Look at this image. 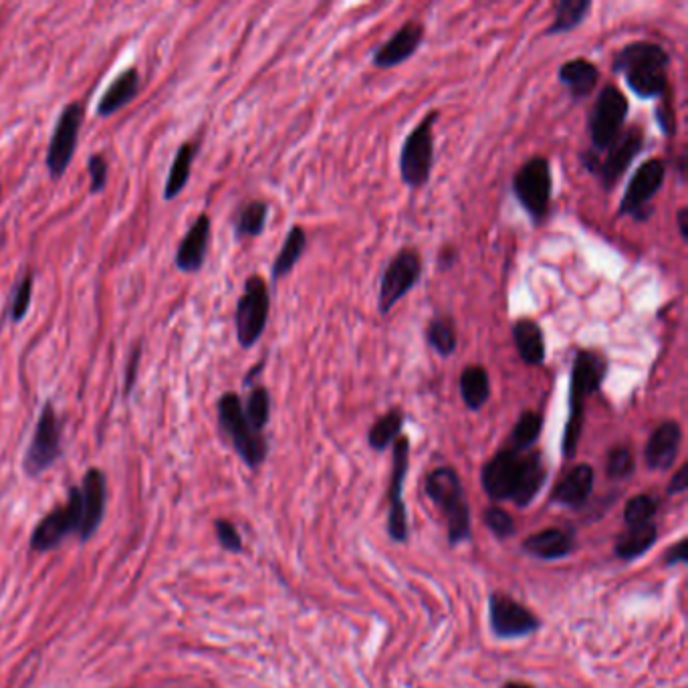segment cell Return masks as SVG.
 <instances>
[{"label": "cell", "instance_id": "obj_1", "mask_svg": "<svg viewBox=\"0 0 688 688\" xmlns=\"http://www.w3.org/2000/svg\"><path fill=\"white\" fill-rule=\"evenodd\" d=\"M545 479L547 469L539 450L517 452L503 448L489 458L481 471L483 489L493 501H515L519 507L533 503Z\"/></svg>", "mask_w": 688, "mask_h": 688}, {"label": "cell", "instance_id": "obj_31", "mask_svg": "<svg viewBox=\"0 0 688 688\" xmlns=\"http://www.w3.org/2000/svg\"><path fill=\"white\" fill-rule=\"evenodd\" d=\"M424 337H426L428 346L440 358H450L456 352V348H458L456 323L446 313H438L432 319H428V323L424 327Z\"/></svg>", "mask_w": 688, "mask_h": 688}, {"label": "cell", "instance_id": "obj_51", "mask_svg": "<svg viewBox=\"0 0 688 688\" xmlns=\"http://www.w3.org/2000/svg\"><path fill=\"white\" fill-rule=\"evenodd\" d=\"M503 688H533L529 684H523V682H505Z\"/></svg>", "mask_w": 688, "mask_h": 688}, {"label": "cell", "instance_id": "obj_33", "mask_svg": "<svg viewBox=\"0 0 688 688\" xmlns=\"http://www.w3.org/2000/svg\"><path fill=\"white\" fill-rule=\"evenodd\" d=\"M658 529L654 523H644V525H630L626 533L618 537L616 543V555L620 559L632 561L640 555H644L656 541Z\"/></svg>", "mask_w": 688, "mask_h": 688}, {"label": "cell", "instance_id": "obj_18", "mask_svg": "<svg viewBox=\"0 0 688 688\" xmlns=\"http://www.w3.org/2000/svg\"><path fill=\"white\" fill-rule=\"evenodd\" d=\"M426 39V29L420 21H406L392 37L378 45L372 53V65L378 69H394L410 61Z\"/></svg>", "mask_w": 688, "mask_h": 688}, {"label": "cell", "instance_id": "obj_45", "mask_svg": "<svg viewBox=\"0 0 688 688\" xmlns=\"http://www.w3.org/2000/svg\"><path fill=\"white\" fill-rule=\"evenodd\" d=\"M140 358H142V343H138V346L134 348L132 352V358H130V364H128V370H126V396H130V392L134 390L136 386V376H138V364H140Z\"/></svg>", "mask_w": 688, "mask_h": 688}, {"label": "cell", "instance_id": "obj_36", "mask_svg": "<svg viewBox=\"0 0 688 688\" xmlns=\"http://www.w3.org/2000/svg\"><path fill=\"white\" fill-rule=\"evenodd\" d=\"M243 410H245V416H247L249 424L253 426V430L263 434V430L271 418V394H269V390L263 384H253L249 388V396H247V402L243 404Z\"/></svg>", "mask_w": 688, "mask_h": 688}, {"label": "cell", "instance_id": "obj_40", "mask_svg": "<svg viewBox=\"0 0 688 688\" xmlns=\"http://www.w3.org/2000/svg\"><path fill=\"white\" fill-rule=\"evenodd\" d=\"M485 523L499 539H507V537H511L515 533V521H513V517L505 509H499V507L487 509Z\"/></svg>", "mask_w": 688, "mask_h": 688}, {"label": "cell", "instance_id": "obj_19", "mask_svg": "<svg viewBox=\"0 0 688 688\" xmlns=\"http://www.w3.org/2000/svg\"><path fill=\"white\" fill-rule=\"evenodd\" d=\"M79 491H81V525H79L77 537L81 541H89L97 533L105 515L107 483H105L103 471L89 469L83 477Z\"/></svg>", "mask_w": 688, "mask_h": 688}, {"label": "cell", "instance_id": "obj_23", "mask_svg": "<svg viewBox=\"0 0 688 688\" xmlns=\"http://www.w3.org/2000/svg\"><path fill=\"white\" fill-rule=\"evenodd\" d=\"M594 481H596V475L590 465L586 463L576 465L573 469H569L565 477L557 483V487L551 493V501L571 507V509H578L590 499Z\"/></svg>", "mask_w": 688, "mask_h": 688}, {"label": "cell", "instance_id": "obj_29", "mask_svg": "<svg viewBox=\"0 0 688 688\" xmlns=\"http://www.w3.org/2000/svg\"><path fill=\"white\" fill-rule=\"evenodd\" d=\"M555 15L551 25L545 29V37H557L576 31L590 15L592 0H557L553 7Z\"/></svg>", "mask_w": 688, "mask_h": 688}, {"label": "cell", "instance_id": "obj_2", "mask_svg": "<svg viewBox=\"0 0 688 688\" xmlns=\"http://www.w3.org/2000/svg\"><path fill=\"white\" fill-rule=\"evenodd\" d=\"M608 358L598 350H578L571 362L569 372V414L563 432V454L571 458L578 452L582 428H584V412L586 400L600 392L604 380L608 378Z\"/></svg>", "mask_w": 688, "mask_h": 688}, {"label": "cell", "instance_id": "obj_10", "mask_svg": "<svg viewBox=\"0 0 688 688\" xmlns=\"http://www.w3.org/2000/svg\"><path fill=\"white\" fill-rule=\"evenodd\" d=\"M271 313V293L269 285L261 275H251L245 281L243 295L237 301L235 329L239 346L243 350L255 348L263 337Z\"/></svg>", "mask_w": 688, "mask_h": 688}, {"label": "cell", "instance_id": "obj_22", "mask_svg": "<svg viewBox=\"0 0 688 688\" xmlns=\"http://www.w3.org/2000/svg\"><path fill=\"white\" fill-rule=\"evenodd\" d=\"M600 77H602L600 67L586 57L569 59L557 71L559 83L567 89L571 99H576V101L590 97L594 89L598 87Z\"/></svg>", "mask_w": 688, "mask_h": 688}, {"label": "cell", "instance_id": "obj_25", "mask_svg": "<svg viewBox=\"0 0 688 688\" xmlns=\"http://www.w3.org/2000/svg\"><path fill=\"white\" fill-rule=\"evenodd\" d=\"M140 85H142L140 71L136 67L122 71L103 91V95L97 103V116L109 118L116 111L124 109L128 103H132L136 99V95L140 93Z\"/></svg>", "mask_w": 688, "mask_h": 688}, {"label": "cell", "instance_id": "obj_30", "mask_svg": "<svg viewBox=\"0 0 688 688\" xmlns=\"http://www.w3.org/2000/svg\"><path fill=\"white\" fill-rule=\"evenodd\" d=\"M269 220V204L265 200H249L245 202L233 220L235 226V239L237 241H247V239H257L265 233V226Z\"/></svg>", "mask_w": 688, "mask_h": 688}, {"label": "cell", "instance_id": "obj_6", "mask_svg": "<svg viewBox=\"0 0 688 688\" xmlns=\"http://www.w3.org/2000/svg\"><path fill=\"white\" fill-rule=\"evenodd\" d=\"M216 410L222 434L231 440L233 448L243 458V463L251 469L261 467L269 454V442L261 432L253 430V426L249 424L241 396L235 392L222 394L216 402Z\"/></svg>", "mask_w": 688, "mask_h": 688}, {"label": "cell", "instance_id": "obj_39", "mask_svg": "<svg viewBox=\"0 0 688 688\" xmlns=\"http://www.w3.org/2000/svg\"><path fill=\"white\" fill-rule=\"evenodd\" d=\"M31 299H33V275H25L13 291L11 297V321L13 323H21L31 307Z\"/></svg>", "mask_w": 688, "mask_h": 688}, {"label": "cell", "instance_id": "obj_44", "mask_svg": "<svg viewBox=\"0 0 688 688\" xmlns=\"http://www.w3.org/2000/svg\"><path fill=\"white\" fill-rule=\"evenodd\" d=\"M458 263V249L454 245H444L440 251H438V257H436V267L440 273L444 271H450L454 265Z\"/></svg>", "mask_w": 688, "mask_h": 688}, {"label": "cell", "instance_id": "obj_34", "mask_svg": "<svg viewBox=\"0 0 688 688\" xmlns=\"http://www.w3.org/2000/svg\"><path fill=\"white\" fill-rule=\"evenodd\" d=\"M404 422H406V414L402 408L388 410L368 430V444L378 452L386 450L398 440V436H402Z\"/></svg>", "mask_w": 688, "mask_h": 688}, {"label": "cell", "instance_id": "obj_16", "mask_svg": "<svg viewBox=\"0 0 688 688\" xmlns=\"http://www.w3.org/2000/svg\"><path fill=\"white\" fill-rule=\"evenodd\" d=\"M489 620L493 634L499 638H521L541 628V622L531 610L505 594H491Z\"/></svg>", "mask_w": 688, "mask_h": 688}, {"label": "cell", "instance_id": "obj_48", "mask_svg": "<svg viewBox=\"0 0 688 688\" xmlns=\"http://www.w3.org/2000/svg\"><path fill=\"white\" fill-rule=\"evenodd\" d=\"M676 226H678V235L682 243H688V208L686 206H680L676 210Z\"/></svg>", "mask_w": 688, "mask_h": 688}, {"label": "cell", "instance_id": "obj_12", "mask_svg": "<svg viewBox=\"0 0 688 688\" xmlns=\"http://www.w3.org/2000/svg\"><path fill=\"white\" fill-rule=\"evenodd\" d=\"M422 257L418 249H400L380 277L378 291V313L388 315L398 301H402L422 279Z\"/></svg>", "mask_w": 688, "mask_h": 688}, {"label": "cell", "instance_id": "obj_42", "mask_svg": "<svg viewBox=\"0 0 688 688\" xmlns=\"http://www.w3.org/2000/svg\"><path fill=\"white\" fill-rule=\"evenodd\" d=\"M214 531H216V537H218V543L226 549V551H233V553H239L243 551V539H241V533L237 531V527L231 523V521H224V519H218L214 523Z\"/></svg>", "mask_w": 688, "mask_h": 688}, {"label": "cell", "instance_id": "obj_35", "mask_svg": "<svg viewBox=\"0 0 688 688\" xmlns=\"http://www.w3.org/2000/svg\"><path fill=\"white\" fill-rule=\"evenodd\" d=\"M541 430H543V416L535 410H523L511 430L509 448L517 452L531 450V446L539 440Z\"/></svg>", "mask_w": 688, "mask_h": 688}, {"label": "cell", "instance_id": "obj_13", "mask_svg": "<svg viewBox=\"0 0 688 688\" xmlns=\"http://www.w3.org/2000/svg\"><path fill=\"white\" fill-rule=\"evenodd\" d=\"M666 180V162L650 158L630 178L624 196L620 200V216H630L636 222H648L654 214L652 200L662 190Z\"/></svg>", "mask_w": 688, "mask_h": 688}, {"label": "cell", "instance_id": "obj_37", "mask_svg": "<svg viewBox=\"0 0 688 688\" xmlns=\"http://www.w3.org/2000/svg\"><path fill=\"white\" fill-rule=\"evenodd\" d=\"M636 469V461H634V454L628 446L620 444L608 450V458H606V475L614 481H622L628 479Z\"/></svg>", "mask_w": 688, "mask_h": 688}, {"label": "cell", "instance_id": "obj_21", "mask_svg": "<svg viewBox=\"0 0 688 688\" xmlns=\"http://www.w3.org/2000/svg\"><path fill=\"white\" fill-rule=\"evenodd\" d=\"M682 444V428L678 422L674 420H664L660 422L644 448V458H646V465L652 471H668L680 450Z\"/></svg>", "mask_w": 688, "mask_h": 688}, {"label": "cell", "instance_id": "obj_20", "mask_svg": "<svg viewBox=\"0 0 688 688\" xmlns=\"http://www.w3.org/2000/svg\"><path fill=\"white\" fill-rule=\"evenodd\" d=\"M210 235H212V220L208 214H200L192 226L188 228V233L180 241L176 255H174V265L178 271L186 275L200 273L208 255L210 247Z\"/></svg>", "mask_w": 688, "mask_h": 688}, {"label": "cell", "instance_id": "obj_50", "mask_svg": "<svg viewBox=\"0 0 688 688\" xmlns=\"http://www.w3.org/2000/svg\"><path fill=\"white\" fill-rule=\"evenodd\" d=\"M686 152L682 150L680 154H678V158H676V170H678V178L684 182L686 180Z\"/></svg>", "mask_w": 688, "mask_h": 688}, {"label": "cell", "instance_id": "obj_14", "mask_svg": "<svg viewBox=\"0 0 688 688\" xmlns=\"http://www.w3.org/2000/svg\"><path fill=\"white\" fill-rule=\"evenodd\" d=\"M83 120H85V107L81 101L67 103L61 109L53 136L49 140L47 156H45V164L53 180H59L69 168L77 150Z\"/></svg>", "mask_w": 688, "mask_h": 688}, {"label": "cell", "instance_id": "obj_27", "mask_svg": "<svg viewBox=\"0 0 688 688\" xmlns=\"http://www.w3.org/2000/svg\"><path fill=\"white\" fill-rule=\"evenodd\" d=\"M458 390H461V398L469 410H481L491 400V376L487 368L481 364L463 368L461 376H458Z\"/></svg>", "mask_w": 688, "mask_h": 688}, {"label": "cell", "instance_id": "obj_32", "mask_svg": "<svg viewBox=\"0 0 688 688\" xmlns=\"http://www.w3.org/2000/svg\"><path fill=\"white\" fill-rule=\"evenodd\" d=\"M198 154V144L196 142H184L176 156L174 162L170 166L166 184H164V200H174L180 196V192L186 188L188 180H190V172H192V164L194 158Z\"/></svg>", "mask_w": 688, "mask_h": 688}, {"label": "cell", "instance_id": "obj_47", "mask_svg": "<svg viewBox=\"0 0 688 688\" xmlns=\"http://www.w3.org/2000/svg\"><path fill=\"white\" fill-rule=\"evenodd\" d=\"M686 539H680L672 549L666 551V563L668 565H678L686 561Z\"/></svg>", "mask_w": 688, "mask_h": 688}, {"label": "cell", "instance_id": "obj_7", "mask_svg": "<svg viewBox=\"0 0 688 688\" xmlns=\"http://www.w3.org/2000/svg\"><path fill=\"white\" fill-rule=\"evenodd\" d=\"M511 190L533 224H541L551 210L553 172L545 156H533L521 164L511 180Z\"/></svg>", "mask_w": 688, "mask_h": 688}, {"label": "cell", "instance_id": "obj_46", "mask_svg": "<svg viewBox=\"0 0 688 688\" xmlns=\"http://www.w3.org/2000/svg\"><path fill=\"white\" fill-rule=\"evenodd\" d=\"M686 487H688V467L682 465V467L674 473L672 481L668 483V495H680V493L686 491Z\"/></svg>", "mask_w": 688, "mask_h": 688}, {"label": "cell", "instance_id": "obj_43", "mask_svg": "<svg viewBox=\"0 0 688 688\" xmlns=\"http://www.w3.org/2000/svg\"><path fill=\"white\" fill-rule=\"evenodd\" d=\"M654 122H656V126L660 128V132L666 138L674 136V128H676V124H674V109L670 105L668 95L662 97V101L656 105V109H654Z\"/></svg>", "mask_w": 688, "mask_h": 688}, {"label": "cell", "instance_id": "obj_15", "mask_svg": "<svg viewBox=\"0 0 688 688\" xmlns=\"http://www.w3.org/2000/svg\"><path fill=\"white\" fill-rule=\"evenodd\" d=\"M81 525V491L71 487L67 501L47 513L31 533V549L45 553L57 549L69 535H77Z\"/></svg>", "mask_w": 688, "mask_h": 688}, {"label": "cell", "instance_id": "obj_3", "mask_svg": "<svg viewBox=\"0 0 688 688\" xmlns=\"http://www.w3.org/2000/svg\"><path fill=\"white\" fill-rule=\"evenodd\" d=\"M670 61V53L660 45L634 41L616 53L612 71L624 77L628 89L638 99H662L668 95Z\"/></svg>", "mask_w": 688, "mask_h": 688}, {"label": "cell", "instance_id": "obj_38", "mask_svg": "<svg viewBox=\"0 0 688 688\" xmlns=\"http://www.w3.org/2000/svg\"><path fill=\"white\" fill-rule=\"evenodd\" d=\"M658 511V501L650 495H636L628 501L626 511H624V519L628 525H644V523H652V517Z\"/></svg>", "mask_w": 688, "mask_h": 688}, {"label": "cell", "instance_id": "obj_5", "mask_svg": "<svg viewBox=\"0 0 688 688\" xmlns=\"http://www.w3.org/2000/svg\"><path fill=\"white\" fill-rule=\"evenodd\" d=\"M646 148V134L642 126H630L626 128L618 140L608 146L602 154H596L594 150L580 152L582 166L600 180L602 188L606 192H612L622 176L630 170L632 162L644 152Z\"/></svg>", "mask_w": 688, "mask_h": 688}, {"label": "cell", "instance_id": "obj_24", "mask_svg": "<svg viewBox=\"0 0 688 688\" xmlns=\"http://www.w3.org/2000/svg\"><path fill=\"white\" fill-rule=\"evenodd\" d=\"M511 335H513V343H515V350L519 354V358L523 360V364L531 366V368H539L545 362V335L541 325L531 319V317H519L513 321L511 325Z\"/></svg>", "mask_w": 688, "mask_h": 688}, {"label": "cell", "instance_id": "obj_17", "mask_svg": "<svg viewBox=\"0 0 688 688\" xmlns=\"http://www.w3.org/2000/svg\"><path fill=\"white\" fill-rule=\"evenodd\" d=\"M394 446V463H392V481H390V517H388V531L394 541L408 539V517L406 505L402 497L404 481L408 475L410 465V440L406 436H398Z\"/></svg>", "mask_w": 688, "mask_h": 688}, {"label": "cell", "instance_id": "obj_4", "mask_svg": "<svg viewBox=\"0 0 688 688\" xmlns=\"http://www.w3.org/2000/svg\"><path fill=\"white\" fill-rule=\"evenodd\" d=\"M426 495L442 511L450 543H461L471 535V511L461 477L450 467H438L426 477Z\"/></svg>", "mask_w": 688, "mask_h": 688}, {"label": "cell", "instance_id": "obj_49", "mask_svg": "<svg viewBox=\"0 0 688 688\" xmlns=\"http://www.w3.org/2000/svg\"><path fill=\"white\" fill-rule=\"evenodd\" d=\"M265 364H267V360H261V362L255 366V368H251V370H249V374H247V376H245V380H243V384H245L247 388H251V386H253V382H255L259 376H261V372H263Z\"/></svg>", "mask_w": 688, "mask_h": 688}, {"label": "cell", "instance_id": "obj_9", "mask_svg": "<svg viewBox=\"0 0 688 688\" xmlns=\"http://www.w3.org/2000/svg\"><path fill=\"white\" fill-rule=\"evenodd\" d=\"M628 111L630 101L622 89L614 83L604 85L588 116V136L592 140L590 150L602 154L618 140V136L624 132Z\"/></svg>", "mask_w": 688, "mask_h": 688}, {"label": "cell", "instance_id": "obj_26", "mask_svg": "<svg viewBox=\"0 0 688 688\" xmlns=\"http://www.w3.org/2000/svg\"><path fill=\"white\" fill-rule=\"evenodd\" d=\"M573 537L557 527L543 529L523 541V551L539 559H561L573 551Z\"/></svg>", "mask_w": 688, "mask_h": 688}, {"label": "cell", "instance_id": "obj_28", "mask_svg": "<svg viewBox=\"0 0 688 688\" xmlns=\"http://www.w3.org/2000/svg\"><path fill=\"white\" fill-rule=\"evenodd\" d=\"M305 249H307V233H305V228L301 224H293L289 228L285 241H283L281 251L277 253V257L273 261L271 281L277 283L283 277H287L297 267V263L301 261Z\"/></svg>", "mask_w": 688, "mask_h": 688}, {"label": "cell", "instance_id": "obj_8", "mask_svg": "<svg viewBox=\"0 0 688 688\" xmlns=\"http://www.w3.org/2000/svg\"><path fill=\"white\" fill-rule=\"evenodd\" d=\"M440 118L436 109L428 111L420 124L406 136L400 148L398 168L404 186L410 190L424 188L434 168V126Z\"/></svg>", "mask_w": 688, "mask_h": 688}, {"label": "cell", "instance_id": "obj_41", "mask_svg": "<svg viewBox=\"0 0 688 688\" xmlns=\"http://www.w3.org/2000/svg\"><path fill=\"white\" fill-rule=\"evenodd\" d=\"M87 172H89V192L91 194H101L107 186V172H109V166H107V160L103 154H93L89 156L87 160Z\"/></svg>", "mask_w": 688, "mask_h": 688}, {"label": "cell", "instance_id": "obj_11", "mask_svg": "<svg viewBox=\"0 0 688 688\" xmlns=\"http://www.w3.org/2000/svg\"><path fill=\"white\" fill-rule=\"evenodd\" d=\"M61 434H63V424L57 416L53 402L47 400L39 414L33 438L23 456V471L27 477L35 479L43 475L63 456Z\"/></svg>", "mask_w": 688, "mask_h": 688}]
</instances>
